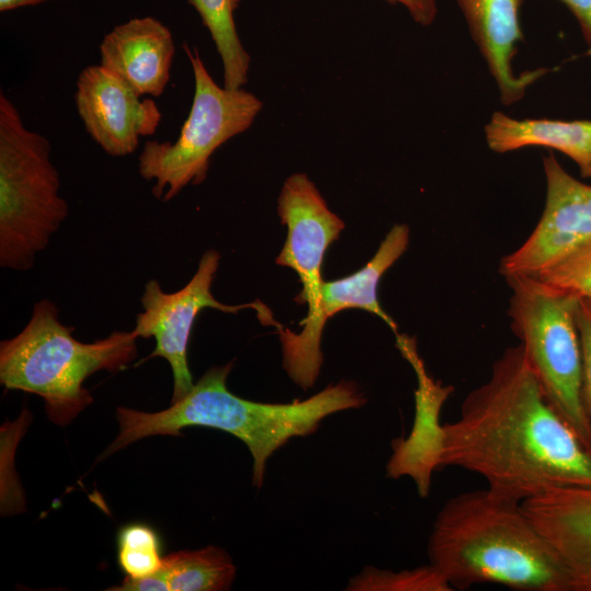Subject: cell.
I'll list each match as a JSON object with an SVG mask.
<instances>
[{"label": "cell", "instance_id": "obj_1", "mask_svg": "<svg viewBox=\"0 0 591 591\" xmlns=\"http://www.w3.org/2000/svg\"><path fill=\"white\" fill-rule=\"evenodd\" d=\"M433 463L479 475L521 503L556 487H591V451L546 398L520 344L439 427Z\"/></svg>", "mask_w": 591, "mask_h": 591}, {"label": "cell", "instance_id": "obj_2", "mask_svg": "<svg viewBox=\"0 0 591 591\" xmlns=\"http://www.w3.org/2000/svg\"><path fill=\"white\" fill-rule=\"evenodd\" d=\"M428 556L453 590L496 583L518 591H570L559 557L522 503L488 488L445 501Z\"/></svg>", "mask_w": 591, "mask_h": 591}, {"label": "cell", "instance_id": "obj_3", "mask_svg": "<svg viewBox=\"0 0 591 591\" xmlns=\"http://www.w3.org/2000/svg\"><path fill=\"white\" fill-rule=\"evenodd\" d=\"M234 361L216 366L166 409L147 413L117 408L119 432L102 457L150 436H181L185 427L200 426L225 431L245 443L253 457L252 482L263 485L267 460L293 437H305L337 412L358 408L367 398L351 381L327 385L320 393L286 404L260 403L229 391L227 379Z\"/></svg>", "mask_w": 591, "mask_h": 591}, {"label": "cell", "instance_id": "obj_4", "mask_svg": "<svg viewBox=\"0 0 591 591\" xmlns=\"http://www.w3.org/2000/svg\"><path fill=\"white\" fill-rule=\"evenodd\" d=\"M61 323L50 300L35 303L31 318L14 337L0 343V382L7 390L40 396L49 419L71 422L93 402L84 381L95 372H118L137 357V334L115 331L83 343Z\"/></svg>", "mask_w": 591, "mask_h": 591}, {"label": "cell", "instance_id": "obj_5", "mask_svg": "<svg viewBox=\"0 0 591 591\" xmlns=\"http://www.w3.org/2000/svg\"><path fill=\"white\" fill-rule=\"evenodd\" d=\"M49 140L0 93V265L25 271L69 213Z\"/></svg>", "mask_w": 591, "mask_h": 591}, {"label": "cell", "instance_id": "obj_6", "mask_svg": "<svg viewBox=\"0 0 591 591\" xmlns=\"http://www.w3.org/2000/svg\"><path fill=\"white\" fill-rule=\"evenodd\" d=\"M505 279L511 290L507 314L513 334L546 398L591 451L577 322L579 299L555 290L537 277Z\"/></svg>", "mask_w": 591, "mask_h": 591}, {"label": "cell", "instance_id": "obj_7", "mask_svg": "<svg viewBox=\"0 0 591 591\" xmlns=\"http://www.w3.org/2000/svg\"><path fill=\"white\" fill-rule=\"evenodd\" d=\"M277 212L287 227V237L276 263L298 274L302 283L299 299L308 305L300 333L283 327L277 331L282 366L297 385L308 390L314 385L323 363L321 341L327 320L322 298L324 255L345 224L304 173H294L285 181Z\"/></svg>", "mask_w": 591, "mask_h": 591}, {"label": "cell", "instance_id": "obj_8", "mask_svg": "<svg viewBox=\"0 0 591 591\" xmlns=\"http://www.w3.org/2000/svg\"><path fill=\"white\" fill-rule=\"evenodd\" d=\"M183 49L195 81L189 114L174 142L148 140L139 155V173L154 182L152 195L161 201L172 200L187 185L202 183L215 151L246 131L263 107L255 94L216 83L196 47L184 44Z\"/></svg>", "mask_w": 591, "mask_h": 591}, {"label": "cell", "instance_id": "obj_9", "mask_svg": "<svg viewBox=\"0 0 591 591\" xmlns=\"http://www.w3.org/2000/svg\"><path fill=\"white\" fill-rule=\"evenodd\" d=\"M219 263L220 254L209 250L202 254L196 273L182 289L165 292L154 279L144 286L140 299L142 311L136 316L134 332L139 338H154L155 347L148 359L160 357L169 362L173 375L172 402L185 396L194 386L187 350L193 325L202 310L210 308L236 313L254 309L263 323L282 327L259 301L231 305L213 297L211 285Z\"/></svg>", "mask_w": 591, "mask_h": 591}, {"label": "cell", "instance_id": "obj_10", "mask_svg": "<svg viewBox=\"0 0 591 591\" xmlns=\"http://www.w3.org/2000/svg\"><path fill=\"white\" fill-rule=\"evenodd\" d=\"M546 198L534 230L503 256V278L537 276L591 242V185L570 175L553 153L543 158Z\"/></svg>", "mask_w": 591, "mask_h": 591}, {"label": "cell", "instance_id": "obj_11", "mask_svg": "<svg viewBox=\"0 0 591 591\" xmlns=\"http://www.w3.org/2000/svg\"><path fill=\"white\" fill-rule=\"evenodd\" d=\"M74 104L86 132L112 157L131 154L140 138L153 135L162 119L153 100H141L101 65L89 66L80 72Z\"/></svg>", "mask_w": 591, "mask_h": 591}, {"label": "cell", "instance_id": "obj_12", "mask_svg": "<svg viewBox=\"0 0 591 591\" xmlns=\"http://www.w3.org/2000/svg\"><path fill=\"white\" fill-rule=\"evenodd\" d=\"M522 508L559 557L570 591H591V487H556Z\"/></svg>", "mask_w": 591, "mask_h": 591}, {"label": "cell", "instance_id": "obj_13", "mask_svg": "<svg viewBox=\"0 0 591 591\" xmlns=\"http://www.w3.org/2000/svg\"><path fill=\"white\" fill-rule=\"evenodd\" d=\"M175 44L170 28L153 16L116 25L100 44V65L139 96H160L170 77Z\"/></svg>", "mask_w": 591, "mask_h": 591}, {"label": "cell", "instance_id": "obj_14", "mask_svg": "<svg viewBox=\"0 0 591 591\" xmlns=\"http://www.w3.org/2000/svg\"><path fill=\"white\" fill-rule=\"evenodd\" d=\"M471 36L478 47L498 88L500 102L511 105L523 99L526 90L545 76L548 68L514 73L511 60L523 40L520 9L523 0H454Z\"/></svg>", "mask_w": 591, "mask_h": 591}, {"label": "cell", "instance_id": "obj_15", "mask_svg": "<svg viewBox=\"0 0 591 591\" xmlns=\"http://www.w3.org/2000/svg\"><path fill=\"white\" fill-rule=\"evenodd\" d=\"M488 148L506 153L521 148L544 147L570 158L584 178H591V120L512 118L495 112L484 128Z\"/></svg>", "mask_w": 591, "mask_h": 591}, {"label": "cell", "instance_id": "obj_16", "mask_svg": "<svg viewBox=\"0 0 591 591\" xmlns=\"http://www.w3.org/2000/svg\"><path fill=\"white\" fill-rule=\"evenodd\" d=\"M409 237L407 224L393 225L366 266L347 277L324 281L322 298L326 317H332L346 309H361L381 318L394 334H397V324L378 300V286L386 270L407 250Z\"/></svg>", "mask_w": 591, "mask_h": 591}, {"label": "cell", "instance_id": "obj_17", "mask_svg": "<svg viewBox=\"0 0 591 591\" xmlns=\"http://www.w3.org/2000/svg\"><path fill=\"white\" fill-rule=\"evenodd\" d=\"M161 570L171 591L229 590L235 576L231 557L216 546L169 554Z\"/></svg>", "mask_w": 591, "mask_h": 591}, {"label": "cell", "instance_id": "obj_18", "mask_svg": "<svg viewBox=\"0 0 591 591\" xmlns=\"http://www.w3.org/2000/svg\"><path fill=\"white\" fill-rule=\"evenodd\" d=\"M209 31L223 68V86L240 89L247 82L251 57L239 37L234 12L240 0H187Z\"/></svg>", "mask_w": 591, "mask_h": 591}, {"label": "cell", "instance_id": "obj_19", "mask_svg": "<svg viewBox=\"0 0 591 591\" xmlns=\"http://www.w3.org/2000/svg\"><path fill=\"white\" fill-rule=\"evenodd\" d=\"M161 541L153 528L143 523L123 526L117 535V560L126 577L150 576L163 565Z\"/></svg>", "mask_w": 591, "mask_h": 591}, {"label": "cell", "instance_id": "obj_20", "mask_svg": "<svg viewBox=\"0 0 591 591\" xmlns=\"http://www.w3.org/2000/svg\"><path fill=\"white\" fill-rule=\"evenodd\" d=\"M348 590L373 591H453L443 575L431 564L394 572L366 568L350 580Z\"/></svg>", "mask_w": 591, "mask_h": 591}, {"label": "cell", "instance_id": "obj_21", "mask_svg": "<svg viewBox=\"0 0 591 591\" xmlns=\"http://www.w3.org/2000/svg\"><path fill=\"white\" fill-rule=\"evenodd\" d=\"M533 277L567 296L591 300V242Z\"/></svg>", "mask_w": 591, "mask_h": 591}, {"label": "cell", "instance_id": "obj_22", "mask_svg": "<svg viewBox=\"0 0 591 591\" xmlns=\"http://www.w3.org/2000/svg\"><path fill=\"white\" fill-rule=\"evenodd\" d=\"M577 322L583 360V401L591 424V300L579 299Z\"/></svg>", "mask_w": 591, "mask_h": 591}, {"label": "cell", "instance_id": "obj_23", "mask_svg": "<svg viewBox=\"0 0 591 591\" xmlns=\"http://www.w3.org/2000/svg\"><path fill=\"white\" fill-rule=\"evenodd\" d=\"M557 1L563 3L576 19L587 45V54L591 57V0Z\"/></svg>", "mask_w": 591, "mask_h": 591}, {"label": "cell", "instance_id": "obj_24", "mask_svg": "<svg viewBox=\"0 0 591 591\" xmlns=\"http://www.w3.org/2000/svg\"><path fill=\"white\" fill-rule=\"evenodd\" d=\"M391 4H402L413 20L424 26L432 24L437 16L436 0H385Z\"/></svg>", "mask_w": 591, "mask_h": 591}, {"label": "cell", "instance_id": "obj_25", "mask_svg": "<svg viewBox=\"0 0 591 591\" xmlns=\"http://www.w3.org/2000/svg\"><path fill=\"white\" fill-rule=\"evenodd\" d=\"M108 590L116 591H170L169 584L161 568L157 572L139 578L126 577L119 586L109 588Z\"/></svg>", "mask_w": 591, "mask_h": 591}, {"label": "cell", "instance_id": "obj_26", "mask_svg": "<svg viewBox=\"0 0 591 591\" xmlns=\"http://www.w3.org/2000/svg\"><path fill=\"white\" fill-rule=\"evenodd\" d=\"M48 1L55 0H0V11L8 12L24 7L37 5Z\"/></svg>", "mask_w": 591, "mask_h": 591}, {"label": "cell", "instance_id": "obj_27", "mask_svg": "<svg viewBox=\"0 0 591 591\" xmlns=\"http://www.w3.org/2000/svg\"><path fill=\"white\" fill-rule=\"evenodd\" d=\"M589 300V299H588Z\"/></svg>", "mask_w": 591, "mask_h": 591}]
</instances>
